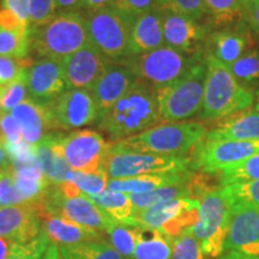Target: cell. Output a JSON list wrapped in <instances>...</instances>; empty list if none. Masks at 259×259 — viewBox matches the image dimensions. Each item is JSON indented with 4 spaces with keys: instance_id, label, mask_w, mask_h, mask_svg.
<instances>
[{
    "instance_id": "6da1fadb",
    "label": "cell",
    "mask_w": 259,
    "mask_h": 259,
    "mask_svg": "<svg viewBox=\"0 0 259 259\" xmlns=\"http://www.w3.org/2000/svg\"><path fill=\"white\" fill-rule=\"evenodd\" d=\"M160 121L155 89L150 84L137 79L112 108L100 115L99 127L116 143L142 134Z\"/></svg>"
},
{
    "instance_id": "7a4b0ae2",
    "label": "cell",
    "mask_w": 259,
    "mask_h": 259,
    "mask_svg": "<svg viewBox=\"0 0 259 259\" xmlns=\"http://www.w3.org/2000/svg\"><path fill=\"white\" fill-rule=\"evenodd\" d=\"M205 89L199 116L205 120H221L245 112L254 103V93L241 84L229 66L215 57H205Z\"/></svg>"
},
{
    "instance_id": "3957f363",
    "label": "cell",
    "mask_w": 259,
    "mask_h": 259,
    "mask_svg": "<svg viewBox=\"0 0 259 259\" xmlns=\"http://www.w3.org/2000/svg\"><path fill=\"white\" fill-rule=\"evenodd\" d=\"M90 42L85 17L65 11L50 23L30 29V48L42 59L63 60Z\"/></svg>"
},
{
    "instance_id": "277c9868",
    "label": "cell",
    "mask_w": 259,
    "mask_h": 259,
    "mask_svg": "<svg viewBox=\"0 0 259 259\" xmlns=\"http://www.w3.org/2000/svg\"><path fill=\"white\" fill-rule=\"evenodd\" d=\"M205 126L197 121L162 122L142 134L116 142L128 150L168 156H185L205 138Z\"/></svg>"
},
{
    "instance_id": "5b68a950",
    "label": "cell",
    "mask_w": 259,
    "mask_h": 259,
    "mask_svg": "<svg viewBox=\"0 0 259 259\" xmlns=\"http://www.w3.org/2000/svg\"><path fill=\"white\" fill-rule=\"evenodd\" d=\"M206 71V60L202 58L176 82L155 89L161 120L180 122L202 109Z\"/></svg>"
},
{
    "instance_id": "8992f818",
    "label": "cell",
    "mask_w": 259,
    "mask_h": 259,
    "mask_svg": "<svg viewBox=\"0 0 259 259\" xmlns=\"http://www.w3.org/2000/svg\"><path fill=\"white\" fill-rule=\"evenodd\" d=\"M85 21L90 42L107 59L120 63L132 56L134 17L111 5L99 11L89 12Z\"/></svg>"
},
{
    "instance_id": "52a82bcc",
    "label": "cell",
    "mask_w": 259,
    "mask_h": 259,
    "mask_svg": "<svg viewBox=\"0 0 259 259\" xmlns=\"http://www.w3.org/2000/svg\"><path fill=\"white\" fill-rule=\"evenodd\" d=\"M199 59H202L200 53L189 54L163 46L147 53L134 54L119 64L131 70L138 79L156 89L176 82Z\"/></svg>"
},
{
    "instance_id": "ba28073f",
    "label": "cell",
    "mask_w": 259,
    "mask_h": 259,
    "mask_svg": "<svg viewBox=\"0 0 259 259\" xmlns=\"http://www.w3.org/2000/svg\"><path fill=\"white\" fill-rule=\"evenodd\" d=\"M197 199L199 200L198 221L191 232L198 239L204 253L210 258H219L226 251L232 205L222 187H209Z\"/></svg>"
},
{
    "instance_id": "9c48e42d",
    "label": "cell",
    "mask_w": 259,
    "mask_h": 259,
    "mask_svg": "<svg viewBox=\"0 0 259 259\" xmlns=\"http://www.w3.org/2000/svg\"><path fill=\"white\" fill-rule=\"evenodd\" d=\"M192 160L186 156H168L128 150L112 144L103 170L111 179H122L150 173L191 170Z\"/></svg>"
},
{
    "instance_id": "30bf717a",
    "label": "cell",
    "mask_w": 259,
    "mask_h": 259,
    "mask_svg": "<svg viewBox=\"0 0 259 259\" xmlns=\"http://www.w3.org/2000/svg\"><path fill=\"white\" fill-rule=\"evenodd\" d=\"M35 203L40 209L42 219L46 215L59 216L100 233H107L112 226L118 223L100 209L88 194L82 193L78 197L67 198L60 193L56 184L48 186Z\"/></svg>"
},
{
    "instance_id": "8fae6325",
    "label": "cell",
    "mask_w": 259,
    "mask_h": 259,
    "mask_svg": "<svg viewBox=\"0 0 259 259\" xmlns=\"http://www.w3.org/2000/svg\"><path fill=\"white\" fill-rule=\"evenodd\" d=\"M199 215V200L196 198H177L164 200L144 210H136L137 227L157 229L176 240L191 231Z\"/></svg>"
},
{
    "instance_id": "7c38bea8",
    "label": "cell",
    "mask_w": 259,
    "mask_h": 259,
    "mask_svg": "<svg viewBox=\"0 0 259 259\" xmlns=\"http://www.w3.org/2000/svg\"><path fill=\"white\" fill-rule=\"evenodd\" d=\"M259 154V139L227 141L204 138L194 149L192 168L204 173H221Z\"/></svg>"
},
{
    "instance_id": "4fadbf2b",
    "label": "cell",
    "mask_w": 259,
    "mask_h": 259,
    "mask_svg": "<svg viewBox=\"0 0 259 259\" xmlns=\"http://www.w3.org/2000/svg\"><path fill=\"white\" fill-rule=\"evenodd\" d=\"M60 144L71 169L84 173L103 170L106 157L112 148V143L93 130H78L63 136Z\"/></svg>"
},
{
    "instance_id": "5bb4252c",
    "label": "cell",
    "mask_w": 259,
    "mask_h": 259,
    "mask_svg": "<svg viewBox=\"0 0 259 259\" xmlns=\"http://www.w3.org/2000/svg\"><path fill=\"white\" fill-rule=\"evenodd\" d=\"M54 130H73L99 121L100 109L89 90L69 89L50 103Z\"/></svg>"
},
{
    "instance_id": "9a60e30c",
    "label": "cell",
    "mask_w": 259,
    "mask_h": 259,
    "mask_svg": "<svg viewBox=\"0 0 259 259\" xmlns=\"http://www.w3.org/2000/svg\"><path fill=\"white\" fill-rule=\"evenodd\" d=\"M42 232V216L36 203L0 206V236L11 244H28Z\"/></svg>"
},
{
    "instance_id": "2e32d148",
    "label": "cell",
    "mask_w": 259,
    "mask_h": 259,
    "mask_svg": "<svg viewBox=\"0 0 259 259\" xmlns=\"http://www.w3.org/2000/svg\"><path fill=\"white\" fill-rule=\"evenodd\" d=\"M111 60L107 59L92 42L60 60L69 89L90 90L105 73Z\"/></svg>"
},
{
    "instance_id": "e0dca14e",
    "label": "cell",
    "mask_w": 259,
    "mask_h": 259,
    "mask_svg": "<svg viewBox=\"0 0 259 259\" xmlns=\"http://www.w3.org/2000/svg\"><path fill=\"white\" fill-rule=\"evenodd\" d=\"M226 250L259 257V208L231 204Z\"/></svg>"
},
{
    "instance_id": "ac0fdd59",
    "label": "cell",
    "mask_w": 259,
    "mask_h": 259,
    "mask_svg": "<svg viewBox=\"0 0 259 259\" xmlns=\"http://www.w3.org/2000/svg\"><path fill=\"white\" fill-rule=\"evenodd\" d=\"M69 90L59 60L41 59L28 71V94L41 103H51Z\"/></svg>"
},
{
    "instance_id": "d6986e66",
    "label": "cell",
    "mask_w": 259,
    "mask_h": 259,
    "mask_svg": "<svg viewBox=\"0 0 259 259\" xmlns=\"http://www.w3.org/2000/svg\"><path fill=\"white\" fill-rule=\"evenodd\" d=\"M162 23L166 46L184 53H199L206 30L198 22L185 15L162 9Z\"/></svg>"
},
{
    "instance_id": "ffe728a7",
    "label": "cell",
    "mask_w": 259,
    "mask_h": 259,
    "mask_svg": "<svg viewBox=\"0 0 259 259\" xmlns=\"http://www.w3.org/2000/svg\"><path fill=\"white\" fill-rule=\"evenodd\" d=\"M138 78L124 65L111 61L105 73L89 90L100 109V115L115 105Z\"/></svg>"
},
{
    "instance_id": "44dd1931",
    "label": "cell",
    "mask_w": 259,
    "mask_h": 259,
    "mask_svg": "<svg viewBox=\"0 0 259 259\" xmlns=\"http://www.w3.org/2000/svg\"><path fill=\"white\" fill-rule=\"evenodd\" d=\"M10 113L21 126L23 141L31 145L40 143L47 130H54L50 103H41L28 97Z\"/></svg>"
},
{
    "instance_id": "7402d4cb",
    "label": "cell",
    "mask_w": 259,
    "mask_h": 259,
    "mask_svg": "<svg viewBox=\"0 0 259 259\" xmlns=\"http://www.w3.org/2000/svg\"><path fill=\"white\" fill-rule=\"evenodd\" d=\"M192 177L191 170L150 173L122 179H109L107 189L124 193H147L162 187L186 184Z\"/></svg>"
},
{
    "instance_id": "603a6c76",
    "label": "cell",
    "mask_w": 259,
    "mask_h": 259,
    "mask_svg": "<svg viewBox=\"0 0 259 259\" xmlns=\"http://www.w3.org/2000/svg\"><path fill=\"white\" fill-rule=\"evenodd\" d=\"M166 46L162 23V9L156 8L135 18L132 25L131 50L142 54Z\"/></svg>"
},
{
    "instance_id": "cb8c5ba5",
    "label": "cell",
    "mask_w": 259,
    "mask_h": 259,
    "mask_svg": "<svg viewBox=\"0 0 259 259\" xmlns=\"http://www.w3.org/2000/svg\"><path fill=\"white\" fill-rule=\"evenodd\" d=\"M253 46L250 31L245 28L225 29L211 35L209 40L210 52L221 63L231 66Z\"/></svg>"
},
{
    "instance_id": "d4e9b609",
    "label": "cell",
    "mask_w": 259,
    "mask_h": 259,
    "mask_svg": "<svg viewBox=\"0 0 259 259\" xmlns=\"http://www.w3.org/2000/svg\"><path fill=\"white\" fill-rule=\"evenodd\" d=\"M42 229L48 239L52 242H56L58 246H73L83 242L101 240L100 232L54 215L44 216Z\"/></svg>"
},
{
    "instance_id": "484cf974",
    "label": "cell",
    "mask_w": 259,
    "mask_h": 259,
    "mask_svg": "<svg viewBox=\"0 0 259 259\" xmlns=\"http://www.w3.org/2000/svg\"><path fill=\"white\" fill-rule=\"evenodd\" d=\"M61 137L63 135L50 134L41 139L36 148V157L40 162L45 177L51 185L60 184L66 180V176L72 170L65 160L61 150Z\"/></svg>"
},
{
    "instance_id": "4316f807",
    "label": "cell",
    "mask_w": 259,
    "mask_h": 259,
    "mask_svg": "<svg viewBox=\"0 0 259 259\" xmlns=\"http://www.w3.org/2000/svg\"><path fill=\"white\" fill-rule=\"evenodd\" d=\"M206 139L227 141H253L259 139V112H241L229 116L225 121L210 130Z\"/></svg>"
},
{
    "instance_id": "83f0119b",
    "label": "cell",
    "mask_w": 259,
    "mask_h": 259,
    "mask_svg": "<svg viewBox=\"0 0 259 259\" xmlns=\"http://www.w3.org/2000/svg\"><path fill=\"white\" fill-rule=\"evenodd\" d=\"M174 239L157 229L139 227L137 245L132 259H170Z\"/></svg>"
},
{
    "instance_id": "f1b7e54d",
    "label": "cell",
    "mask_w": 259,
    "mask_h": 259,
    "mask_svg": "<svg viewBox=\"0 0 259 259\" xmlns=\"http://www.w3.org/2000/svg\"><path fill=\"white\" fill-rule=\"evenodd\" d=\"M89 198L115 222L126 226H137L135 220V206L127 193L107 189L96 196H89Z\"/></svg>"
},
{
    "instance_id": "f546056e",
    "label": "cell",
    "mask_w": 259,
    "mask_h": 259,
    "mask_svg": "<svg viewBox=\"0 0 259 259\" xmlns=\"http://www.w3.org/2000/svg\"><path fill=\"white\" fill-rule=\"evenodd\" d=\"M192 180V178H191ZM191 180L181 185L167 186L147 193H127L135 210H144L164 200L177 198H194V191Z\"/></svg>"
},
{
    "instance_id": "4dcf8cb0",
    "label": "cell",
    "mask_w": 259,
    "mask_h": 259,
    "mask_svg": "<svg viewBox=\"0 0 259 259\" xmlns=\"http://www.w3.org/2000/svg\"><path fill=\"white\" fill-rule=\"evenodd\" d=\"M64 259H124L105 240L88 241L73 246H59Z\"/></svg>"
},
{
    "instance_id": "1f68e13d",
    "label": "cell",
    "mask_w": 259,
    "mask_h": 259,
    "mask_svg": "<svg viewBox=\"0 0 259 259\" xmlns=\"http://www.w3.org/2000/svg\"><path fill=\"white\" fill-rule=\"evenodd\" d=\"M30 48V29L6 30L0 28V56L23 59Z\"/></svg>"
},
{
    "instance_id": "d6a6232c",
    "label": "cell",
    "mask_w": 259,
    "mask_h": 259,
    "mask_svg": "<svg viewBox=\"0 0 259 259\" xmlns=\"http://www.w3.org/2000/svg\"><path fill=\"white\" fill-rule=\"evenodd\" d=\"M139 227L126 226L121 223H115L107 231L111 238L112 246L120 253L122 257L132 259L137 245Z\"/></svg>"
},
{
    "instance_id": "836d02e7",
    "label": "cell",
    "mask_w": 259,
    "mask_h": 259,
    "mask_svg": "<svg viewBox=\"0 0 259 259\" xmlns=\"http://www.w3.org/2000/svg\"><path fill=\"white\" fill-rule=\"evenodd\" d=\"M209 15L218 25L239 21L245 16L244 6L239 0H205Z\"/></svg>"
},
{
    "instance_id": "e575fe53",
    "label": "cell",
    "mask_w": 259,
    "mask_h": 259,
    "mask_svg": "<svg viewBox=\"0 0 259 259\" xmlns=\"http://www.w3.org/2000/svg\"><path fill=\"white\" fill-rule=\"evenodd\" d=\"M221 187L231 204H242L259 208V180L235 183Z\"/></svg>"
},
{
    "instance_id": "d590c367",
    "label": "cell",
    "mask_w": 259,
    "mask_h": 259,
    "mask_svg": "<svg viewBox=\"0 0 259 259\" xmlns=\"http://www.w3.org/2000/svg\"><path fill=\"white\" fill-rule=\"evenodd\" d=\"M66 180L71 181L83 193L88 196H96L107 190L108 185V176L105 170L84 173V171L70 170L66 176Z\"/></svg>"
},
{
    "instance_id": "8d00e7d4",
    "label": "cell",
    "mask_w": 259,
    "mask_h": 259,
    "mask_svg": "<svg viewBox=\"0 0 259 259\" xmlns=\"http://www.w3.org/2000/svg\"><path fill=\"white\" fill-rule=\"evenodd\" d=\"M221 186L259 180V154L221 171Z\"/></svg>"
},
{
    "instance_id": "74e56055",
    "label": "cell",
    "mask_w": 259,
    "mask_h": 259,
    "mask_svg": "<svg viewBox=\"0 0 259 259\" xmlns=\"http://www.w3.org/2000/svg\"><path fill=\"white\" fill-rule=\"evenodd\" d=\"M232 73L245 87L259 82V50L246 52L231 66Z\"/></svg>"
},
{
    "instance_id": "f35d334b",
    "label": "cell",
    "mask_w": 259,
    "mask_h": 259,
    "mask_svg": "<svg viewBox=\"0 0 259 259\" xmlns=\"http://www.w3.org/2000/svg\"><path fill=\"white\" fill-rule=\"evenodd\" d=\"M28 72L15 82L0 85V103L4 113H10L16 106L28 99Z\"/></svg>"
},
{
    "instance_id": "ab89813d",
    "label": "cell",
    "mask_w": 259,
    "mask_h": 259,
    "mask_svg": "<svg viewBox=\"0 0 259 259\" xmlns=\"http://www.w3.org/2000/svg\"><path fill=\"white\" fill-rule=\"evenodd\" d=\"M158 8L185 15L194 21L209 15L205 0H158Z\"/></svg>"
},
{
    "instance_id": "60d3db41",
    "label": "cell",
    "mask_w": 259,
    "mask_h": 259,
    "mask_svg": "<svg viewBox=\"0 0 259 259\" xmlns=\"http://www.w3.org/2000/svg\"><path fill=\"white\" fill-rule=\"evenodd\" d=\"M51 240L42 229L41 234L28 244H11L8 259H41Z\"/></svg>"
},
{
    "instance_id": "b9f144b4",
    "label": "cell",
    "mask_w": 259,
    "mask_h": 259,
    "mask_svg": "<svg viewBox=\"0 0 259 259\" xmlns=\"http://www.w3.org/2000/svg\"><path fill=\"white\" fill-rule=\"evenodd\" d=\"M170 259H208L198 239L189 231L174 240Z\"/></svg>"
},
{
    "instance_id": "7bdbcfd3",
    "label": "cell",
    "mask_w": 259,
    "mask_h": 259,
    "mask_svg": "<svg viewBox=\"0 0 259 259\" xmlns=\"http://www.w3.org/2000/svg\"><path fill=\"white\" fill-rule=\"evenodd\" d=\"M34 64L30 58H17L0 56V85H6L15 82L29 71Z\"/></svg>"
},
{
    "instance_id": "ee69618b",
    "label": "cell",
    "mask_w": 259,
    "mask_h": 259,
    "mask_svg": "<svg viewBox=\"0 0 259 259\" xmlns=\"http://www.w3.org/2000/svg\"><path fill=\"white\" fill-rule=\"evenodd\" d=\"M29 29L45 25L57 16L56 0H29Z\"/></svg>"
},
{
    "instance_id": "f6af8a7d",
    "label": "cell",
    "mask_w": 259,
    "mask_h": 259,
    "mask_svg": "<svg viewBox=\"0 0 259 259\" xmlns=\"http://www.w3.org/2000/svg\"><path fill=\"white\" fill-rule=\"evenodd\" d=\"M113 6L124 14L136 18L158 8V0H114Z\"/></svg>"
},
{
    "instance_id": "bcb514c9",
    "label": "cell",
    "mask_w": 259,
    "mask_h": 259,
    "mask_svg": "<svg viewBox=\"0 0 259 259\" xmlns=\"http://www.w3.org/2000/svg\"><path fill=\"white\" fill-rule=\"evenodd\" d=\"M25 200L14 184L11 173L0 174V205H17Z\"/></svg>"
},
{
    "instance_id": "7dc6e473",
    "label": "cell",
    "mask_w": 259,
    "mask_h": 259,
    "mask_svg": "<svg viewBox=\"0 0 259 259\" xmlns=\"http://www.w3.org/2000/svg\"><path fill=\"white\" fill-rule=\"evenodd\" d=\"M0 127L8 143H18L22 139V130L11 113H4L0 118Z\"/></svg>"
},
{
    "instance_id": "c3c4849f",
    "label": "cell",
    "mask_w": 259,
    "mask_h": 259,
    "mask_svg": "<svg viewBox=\"0 0 259 259\" xmlns=\"http://www.w3.org/2000/svg\"><path fill=\"white\" fill-rule=\"evenodd\" d=\"M0 28L6 30H21L29 28V25L22 22L11 10L0 8Z\"/></svg>"
},
{
    "instance_id": "681fc988",
    "label": "cell",
    "mask_w": 259,
    "mask_h": 259,
    "mask_svg": "<svg viewBox=\"0 0 259 259\" xmlns=\"http://www.w3.org/2000/svg\"><path fill=\"white\" fill-rule=\"evenodd\" d=\"M0 8L11 10L22 22L29 25V0H2Z\"/></svg>"
},
{
    "instance_id": "f907efd6",
    "label": "cell",
    "mask_w": 259,
    "mask_h": 259,
    "mask_svg": "<svg viewBox=\"0 0 259 259\" xmlns=\"http://www.w3.org/2000/svg\"><path fill=\"white\" fill-rule=\"evenodd\" d=\"M244 10L248 24H250L252 30L254 31V34L259 37V0L247 5L244 8Z\"/></svg>"
},
{
    "instance_id": "816d5d0a",
    "label": "cell",
    "mask_w": 259,
    "mask_h": 259,
    "mask_svg": "<svg viewBox=\"0 0 259 259\" xmlns=\"http://www.w3.org/2000/svg\"><path fill=\"white\" fill-rule=\"evenodd\" d=\"M58 10L65 11H78L84 8V0H56Z\"/></svg>"
},
{
    "instance_id": "f5cc1de1",
    "label": "cell",
    "mask_w": 259,
    "mask_h": 259,
    "mask_svg": "<svg viewBox=\"0 0 259 259\" xmlns=\"http://www.w3.org/2000/svg\"><path fill=\"white\" fill-rule=\"evenodd\" d=\"M113 2L114 0H84V8L89 12L99 11V10L113 5Z\"/></svg>"
},
{
    "instance_id": "db71d44e",
    "label": "cell",
    "mask_w": 259,
    "mask_h": 259,
    "mask_svg": "<svg viewBox=\"0 0 259 259\" xmlns=\"http://www.w3.org/2000/svg\"><path fill=\"white\" fill-rule=\"evenodd\" d=\"M0 171L2 173H11L12 162L3 145H0Z\"/></svg>"
},
{
    "instance_id": "11a10c76",
    "label": "cell",
    "mask_w": 259,
    "mask_h": 259,
    "mask_svg": "<svg viewBox=\"0 0 259 259\" xmlns=\"http://www.w3.org/2000/svg\"><path fill=\"white\" fill-rule=\"evenodd\" d=\"M41 259H64V258L63 255H61L59 246H58L56 242L51 241L46 252H45Z\"/></svg>"
},
{
    "instance_id": "9f6ffc18",
    "label": "cell",
    "mask_w": 259,
    "mask_h": 259,
    "mask_svg": "<svg viewBox=\"0 0 259 259\" xmlns=\"http://www.w3.org/2000/svg\"><path fill=\"white\" fill-rule=\"evenodd\" d=\"M10 248H11V242L0 236V259H8Z\"/></svg>"
},
{
    "instance_id": "6f0895ef",
    "label": "cell",
    "mask_w": 259,
    "mask_h": 259,
    "mask_svg": "<svg viewBox=\"0 0 259 259\" xmlns=\"http://www.w3.org/2000/svg\"><path fill=\"white\" fill-rule=\"evenodd\" d=\"M220 259H259V257H254V255H247V254L241 253V252L231 251Z\"/></svg>"
},
{
    "instance_id": "680465c9",
    "label": "cell",
    "mask_w": 259,
    "mask_h": 259,
    "mask_svg": "<svg viewBox=\"0 0 259 259\" xmlns=\"http://www.w3.org/2000/svg\"><path fill=\"white\" fill-rule=\"evenodd\" d=\"M254 111L259 112V88L257 89V92L254 94Z\"/></svg>"
},
{
    "instance_id": "91938a15",
    "label": "cell",
    "mask_w": 259,
    "mask_h": 259,
    "mask_svg": "<svg viewBox=\"0 0 259 259\" xmlns=\"http://www.w3.org/2000/svg\"><path fill=\"white\" fill-rule=\"evenodd\" d=\"M239 2L241 3V5L244 6V8H246V6L250 5V4H252V3L257 2V0H239Z\"/></svg>"
},
{
    "instance_id": "94428289",
    "label": "cell",
    "mask_w": 259,
    "mask_h": 259,
    "mask_svg": "<svg viewBox=\"0 0 259 259\" xmlns=\"http://www.w3.org/2000/svg\"><path fill=\"white\" fill-rule=\"evenodd\" d=\"M5 142H6V139L4 137V134H3V131H2V127H0V145H4Z\"/></svg>"
},
{
    "instance_id": "6125c7cd",
    "label": "cell",
    "mask_w": 259,
    "mask_h": 259,
    "mask_svg": "<svg viewBox=\"0 0 259 259\" xmlns=\"http://www.w3.org/2000/svg\"><path fill=\"white\" fill-rule=\"evenodd\" d=\"M3 114H4V111H3V108H2V103H0V118H2Z\"/></svg>"
},
{
    "instance_id": "be15d7a7",
    "label": "cell",
    "mask_w": 259,
    "mask_h": 259,
    "mask_svg": "<svg viewBox=\"0 0 259 259\" xmlns=\"http://www.w3.org/2000/svg\"><path fill=\"white\" fill-rule=\"evenodd\" d=\"M0 174H6V173H2V171H0Z\"/></svg>"
}]
</instances>
